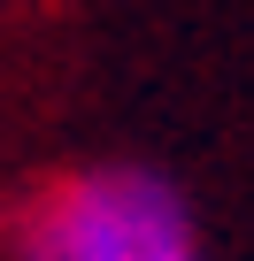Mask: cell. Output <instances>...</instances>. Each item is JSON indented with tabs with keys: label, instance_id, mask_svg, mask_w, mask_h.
<instances>
[{
	"label": "cell",
	"instance_id": "1",
	"mask_svg": "<svg viewBox=\"0 0 254 261\" xmlns=\"http://www.w3.org/2000/svg\"><path fill=\"white\" fill-rule=\"evenodd\" d=\"M16 261H208L193 200L147 162L54 177L16 215Z\"/></svg>",
	"mask_w": 254,
	"mask_h": 261
}]
</instances>
